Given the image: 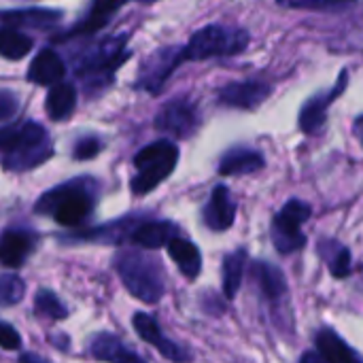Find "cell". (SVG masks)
Segmentation results:
<instances>
[{"instance_id":"1","label":"cell","mask_w":363,"mask_h":363,"mask_svg":"<svg viewBox=\"0 0 363 363\" xmlns=\"http://www.w3.org/2000/svg\"><path fill=\"white\" fill-rule=\"evenodd\" d=\"M2 168L9 172L32 170L53 155L49 132L36 121H21L0 128Z\"/></svg>"},{"instance_id":"2","label":"cell","mask_w":363,"mask_h":363,"mask_svg":"<svg viewBox=\"0 0 363 363\" xmlns=\"http://www.w3.org/2000/svg\"><path fill=\"white\" fill-rule=\"evenodd\" d=\"M130 34L119 32L115 36H106L91 45L74 64V74L83 83V89L87 96H96L98 91L106 89L119 66L130 60L132 51L128 49Z\"/></svg>"},{"instance_id":"3","label":"cell","mask_w":363,"mask_h":363,"mask_svg":"<svg viewBox=\"0 0 363 363\" xmlns=\"http://www.w3.org/2000/svg\"><path fill=\"white\" fill-rule=\"evenodd\" d=\"M115 270L123 287L140 302L155 304L166 294L164 268L151 255L123 249L115 255Z\"/></svg>"},{"instance_id":"4","label":"cell","mask_w":363,"mask_h":363,"mask_svg":"<svg viewBox=\"0 0 363 363\" xmlns=\"http://www.w3.org/2000/svg\"><path fill=\"white\" fill-rule=\"evenodd\" d=\"M91 185L94 181L89 179H77L57 185L38 198L34 211L38 215H51L64 228H74L83 223L94 208Z\"/></svg>"},{"instance_id":"5","label":"cell","mask_w":363,"mask_h":363,"mask_svg":"<svg viewBox=\"0 0 363 363\" xmlns=\"http://www.w3.org/2000/svg\"><path fill=\"white\" fill-rule=\"evenodd\" d=\"M249 47V32L234 26L211 23L191 34L185 47H181L183 62H204L213 57L238 55Z\"/></svg>"},{"instance_id":"6","label":"cell","mask_w":363,"mask_h":363,"mask_svg":"<svg viewBox=\"0 0 363 363\" xmlns=\"http://www.w3.org/2000/svg\"><path fill=\"white\" fill-rule=\"evenodd\" d=\"M177 164H179V149L172 140L162 138L143 147L134 157L136 174L130 181L132 194L145 196L153 191L160 183H164L174 172Z\"/></svg>"},{"instance_id":"7","label":"cell","mask_w":363,"mask_h":363,"mask_svg":"<svg viewBox=\"0 0 363 363\" xmlns=\"http://www.w3.org/2000/svg\"><path fill=\"white\" fill-rule=\"evenodd\" d=\"M313 208L308 202L291 198L272 219L270 236L279 253L289 255L294 251H300L306 245V236L302 232V225L311 219Z\"/></svg>"},{"instance_id":"8","label":"cell","mask_w":363,"mask_h":363,"mask_svg":"<svg viewBox=\"0 0 363 363\" xmlns=\"http://www.w3.org/2000/svg\"><path fill=\"white\" fill-rule=\"evenodd\" d=\"M200 123H202V115L198 106L187 98L168 100L155 115V128L162 134L174 136V138L194 136L200 130Z\"/></svg>"},{"instance_id":"9","label":"cell","mask_w":363,"mask_h":363,"mask_svg":"<svg viewBox=\"0 0 363 363\" xmlns=\"http://www.w3.org/2000/svg\"><path fill=\"white\" fill-rule=\"evenodd\" d=\"M183 64L181 47H164L153 51L138 70L136 77V89H145L149 94H160L164 83L170 79V74Z\"/></svg>"},{"instance_id":"10","label":"cell","mask_w":363,"mask_h":363,"mask_svg":"<svg viewBox=\"0 0 363 363\" xmlns=\"http://www.w3.org/2000/svg\"><path fill=\"white\" fill-rule=\"evenodd\" d=\"M132 325H134L136 334H138L147 345H151L164 359H168V362L172 363H189L194 359V355H191L185 347L177 345L174 340H170V338L162 332L160 323H157L151 315H147V313H136L134 319H132Z\"/></svg>"},{"instance_id":"11","label":"cell","mask_w":363,"mask_h":363,"mask_svg":"<svg viewBox=\"0 0 363 363\" xmlns=\"http://www.w3.org/2000/svg\"><path fill=\"white\" fill-rule=\"evenodd\" d=\"M347 83H349V70H342L340 77H338V83L332 89L321 91V94H315L313 98L306 100V104L300 111V130L302 132L315 134V132H319L325 125V121H328V108L347 89Z\"/></svg>"},{"instance_id":"12","label":"cell","mask_w":363,"mask_h":363,"mask_svg":"<svg viewBox=\"0 0 363 363\" xmlns=\"http://www.w3.org/2000/svg\"><path fill=\"white\" fill-rule=\"evenodd\" d=\"M272 94V87L262 81H234L228 83L219 89V102L230 106V108H240V111H253L262 106Z\"/></svg>"},{"instance_id":"13","label":"cell","mask_w":363,"mask_h":363,"mask_svg":"<svg viewBox=\"0 0 363 363\" xmlns=\"http://www.w3.org/2000/svg\"><path fill=\"white\" fill-rule=\"evenodd\" d=\"M132 0H91V6L89 11L83 15V19L79 23H74L72 28H68L64 34L55 36V40H70L74 36H89V34H96L98 30H102L113 17L115 13L128 4Z\"/></svg>"},{"instance_id":"14","label":"cell","mask_w":363,"mask_h":363,"mask_svg":"<svg viewBox=\"0 0 363 363\" xmlns=\"http://www.w3.org/2000/svg\"><path fill=\"white\" fill-rule=\"evenodd\" d=\"M204 223L213 232H225L234 225L236 219V202L232 198V191L225 185H217L204 206Z\"/></svg>"},{"instance_id":"15","label":"cell","mask_w":363,"mask_h":363,"mask_svg":"<svg viewBox=\"0 0 363 363\" xmlns=\"http://www.w3.org/2000/svg\"><path fill=\"white\" fill-rule=\"evenodd\" d=\"M0 21L11 28H34V30H51L62 21V11L28 6V9H11L0 11Z\"/></svg>"},{"instance_id":"16","label":"cell","mask_w":363,"mask_h":363,"mask_svg":"<svg viewBox=\"0 0 363 363\" xmlns=\"http://www.w3.org/2000/svg\"><path fill=\"white\" fill-rule=\"evenodd\" d=\"M36 236L28 230H6L0 236V264L6 268H19L34 251Z\"/></svg>"},{"instance_id":"17","label":"cell","mask_w":363,"mask_h":363,"mask_svg":"<svg viewBox=\"0 0 363 363\" xmlns=\"http://www.w3.org/2000/svg\"><path fill=\"white\" fill-rule=\"evenodd\" d=\"M89 353L98 362L106 363H147L138 353H134L130 347H125L117 336L108 332H100L89 342Z\"/></svg>"},{"instance_id":"18","label":"cell","mask_w":363,"mask_h":363,"mask_svg":"<svg viewBox=\"0 0 363 363\" xmlns=\"http://www.w3.org/2000/svg\"><path fill=\"white\" fill-rule=\"evenodd\" d=\"M66 66L64 60L57 55V51L45 47L36 53L28 68V81L34 85H55L64 79Z\"/></svg>"},{"instance_id":"19","label":"cell","mask_w":363,"mask_h":363,"mask_svg":"<svg viewBox=\"0 0 363 363\" xmlns=\"http://www.w3.org/2000/svg\"><path fill=\"white\" fill-rule=\"evenodd\" d=\"M266 166V157L255 151V149H247V147H236L230 149L221 162H219V174L221 177H240V174H253L257 170H262Z\"/></svg>"},{"instance_id":"20","label":"cell","mask_w":363,"mask_h":363,"mask_svg":"<svg viewBox=\"0 0 363 363\" xmlns=\"http://www.w3.org/2000/svg\"><path fill=\"white\" fill-rule=\"evenodd\" d=\"M174 236H179V228L172 221H140L130 240L143 249H162Z\"/></svg>"},{"instance_id":"21","label":"cell","mask_w":363,"mask_h":363,"mask_svg":"<svg viewBox=\"0 0 363 363\" xmlns=\"http://www.w3.org/2000/svg\"><path fill=\"white\" fill-rule=\"evenodd\" d=\"M317 351L325 363H362L359 353L347 345L334 330H321L315 338Z\"/></svg>"},{"instance_id":"22","label":"cell","mask_w":363,"mask_h":363,"mask_svg":"<svg viewBox=\"0 0 363 363\" xmlns=\"http://www.w3.org/2000/svg\"><path fill=\"white\" fill-rule=\"evenodd\" d=\"M166 249H168L170 259L179 266V270H181V274H183L185 279H189V281L198 279V274H200V270H202V255H200L198 245H194V242L187 240V238L174 236V238L166 245Z\"/></svg>"},{"instance_id":"23","label":"cell","mask_w":363,"mask_h":363,"mask_svg":"<svg viewBox=\"0 0 363 363\" xmlns=\"http://www.w3.org/2000/svg\"><path fill=\"white\" fill-rule=\"evenodd\" d=\"M77 108V89L72 83L60 81L51 85L45 98V111L53 121H66Z\"/></svg>"},{"instance_id":"24","label":"cell","mask_w":363,"mask_h":363,"mask_svg":"<svg viewBox=\"0 0 363 363\" xmlns=\"http://www.w3.org/2000/svg\"><path fill=\"white\" fill-rule=\"evenodd\" d=\"M253 279H255V285L259 287L262 296L270 302H281L285 296H287V281H285V274L268 264V262H255L253 264Z\"/></svg>"},{"instance_id":"25","label":"cell","mask_w":363,"mask_h":363,"mask_svg":"<svg viewBox=\"0 0 363 363\" xmlns=\"http://www.w3.org/2000/svg\"><path fill=\"white\" fill-rule=\"evenodd\" d=\"M140 223V217L138 215H130V217H123V219H117L113 223H106V225H100L91 232H85V234H79L77 240H91V242H111V245H121L125 238L132 236L134 228Z\"/></svg>"},{"instance_id":"26","label":"cell","mask_w":363,"mask_h":363,"mask_svg":"<svg viewBox=\"0 0 363 363\" xmlns=\"http://www.w3.org/2000/svg\"><path fill=\"white\" fill-rule=\"evenodd\" d=\"M319 255L325 259L330 272L336 277V279H347L351 277L353 272V255L349 251V247L340 245L338 240H321L319 247H317Z\"/></svg>"},{"instance_id":"27","label":"cell","mask_w":363,"mask_h":363,"mask_svg":"<svg viewBox=\"0 0 363 363\" xmlns=\"http://www.w3.org/2000/svg\"><path fill=\"white\" fill-rule=\"evenodd\" d=\"M247 249H236L223 257V296L228 300H234L236 294L240 291L242 277H245V266H247Z\"/></svg>"},{"instance_id":"28","label":"cell","mask_w":363,"mask_h":363,"mask_svg":"<svg viewBox=\"0 0 363 363\" xmlns=\"http://www.w3.org/2000/svg\"><path fill=\"white\" fill-rule=\"evenodd\" d=\"M34 47L32 36L23 34L19 28H11V26H0V57L17 62L21 57H26Z\"/></svg>"},{"instance_id":"29","label":"cell","mask_w":363,"mask_h":363,"mask_svg":"<svg viewBox=\"0 0 363 363\" xmlns=\"http://www.w3.org/2000/svg\"><path fill=\"white\" fill-rule=\"evenodd\" d=\"M34 311L38 317H49V319H66L68 308L64 302L51 291V289H40L34 298Z\"/></svg>"},{"instance_id":"30","label":"cell","mask_w":363,"mask_h":363,"mask_svg":"<svg viewBox=\"0 0 363 363\" xmlns=\"http://www.w3.org/2000/svg\"><path fill=\"white\" fill-rule=\"evenodd\" d=\"M285 9H306V11H334L353 6L357 0H277Z\"/></svg>"},{"instance_id":"31","label":"cell","mask_w":363,"mask_h":363,"mask_svg":"<svg viewBox=\"0 0 363 363\" xmlns=\"http://www.w3.org/2000/svg\"><path fill=\"white\" fill-rule=\"evenodd\" d=\"M26 294V283L15 277V274H6L0 277V306H13L17 304Z\"/></svg>"},{"instance_id":"32","label":"cell","mask_w":363,"mask_h":363,"mask_svg":"<svg viewBox=\"0 0 363 363\" xmlns=\"http://www.w3.org/2000/svg\"><path fill=\"white\" fill-rule=\"evenodd\" d=\"M102 151V140L98 136H83L74 143L72 147V157L79 162H87L98 157V153Z\"/></svg>"},{"instance_id":"33","label":"cell","mask_w":363,"mask_h":363,"mask_svg":"<svg viewBox=\"0 0 363 363\" xmlns=\"http://www.w3.org/2000/svg\"><path fill=\"white\" fill-rule=\"evenodd\" d=\"M19 111V98L9 91V89H0V123L11 121Z\"/></svg>"},{"instance_id":"34","label":"cell","mask_w":363,"mask_h":363,"mask_svg":"<svg viewBox=\"0 0 363 363\" xmlns=\"http://www.w3.org/2000/svg\"><path fill=\"white\" fill-rule=\"evenodd\" d=\"M0 349H4V351L21 349V336L9 323H0Z\"/></svg>"},{"instance_id":"35","label":"cell","mask_w":363,"mask_h":363,"mask_svg":"<svg viewBox=\"0 0 363 363\" xmlns=\"http://www.w3.org/2000/svg\"><path fill=\"white\" fill-rule=\"evenodd\" d=\"M300 363H325V362L321 359V355H319V353H313V351H308V353H304V355H302Z\"/></svg>"},{"instance_id":"36","label":"cell","mask_w":363,"mask_h":363,"mask_svg":"<svg viewBox=\"0 0 363 363\" xmlns=\"http://www.w3.org/2000/svg\"><path fill=\"white\" fill-rule=\"evenodd\" d=\"M21 363H49V362H47V359H43V357H36V355L26 353V355L21 357Z\"/></svg>"}]
</instances>
